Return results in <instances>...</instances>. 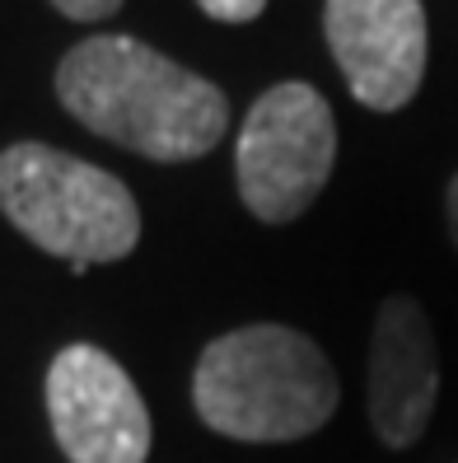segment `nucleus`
<instances>
[{"label": "nucleus", "mask_w": 458, "mask_h": 463, "mask_svg": "<svg viewBox=\"0 0 458 463\" xmlns=\"http://www.w3.org/2000/svg\"><path fill=\"white\" fill-rule=\"evenodd\" d=\"M57 99L85 131L159 165L201 159L229 131V99L206 75L131 33L75 43L57 66Z\"/></svg>", "instance_id": "nucleus-1"}, {"label": "nucleus", "mask_w": 458, "mask_h": 463, "mask_svg": "<svg viewBox=\"0 0 458 463\" xmlns=\"http://www.w3.org/2000/svg\"><path fill=\"white\" fill-rule=\"evenodd\" d=\"M337 370L322 346L281 323H248L206 342L192 370L197 417L244 445H290L337 412Z\"/></svg>", "instance_id": "nucleus-2"}, {"label": "nucleus", "mask_w": 458, "mask_h": 463, "mask_svg": "<svg viewBox=\"0 0 458 463\" xmlns=\"http://www.w3.org/2000/svg\"><path fill=\"white\" fill-rule=\"evenodd\" d=\"M0 211L42 253L70 262L75 277L94 262L126 258L141 243V206L131 187L42 141L0 150Z\"/></svg>", "instance_id": "nucleus-3"}, {"label": "nucleus", "mask_w": 458, "mask_h": 463, "mask_svg": "<svg viewBox=\"0 0 458 463\" xmlns=\"http://www.w3.org/2000/svg\"><path fill=\"white\" fill-rule=\"evenodd\" d=\"M337 165L332 108L304 80H281L238 127V197L262 225H290L318 202Z\"/></svg>", "instance_id": "nucleus-4"}, {"label": "nucleus", "mask_w": 458, "mask_h": 463, "mask_svg": "<svg viewBox=\"0 0 458 463\" xmlns=\"http://www.w3.org/2000/svg\"><path fill=\"white\" fill-rule=\"evenodd\" d=\"M47 421L70 463H145L150 412L131 374L94 342H70L47 365Z\"/></svg>", "instance_id": "nucleus-5"}, {"label": "nucleus", "mask_w": 458, "mask_h": 463, "mask_svg": "<svg viewBox=\"0 0 458 463\" xmlns=\"http://www.w3.org/2000/svg\"><path fill=\"white\" fill-rule=\"evenodd\" d=\"M322 33L346 90L369 113H397L416 99L430 52L421 0H328Z\"/></svg>", "instance_id": "nucleus-6"}, {"label": "nucleus", "mask_w": 458, "mask_h": 463, "mask_svg": "<svg viewBox=\"0 0 458 463\" xmlns=\"http://www.w3.org/2000/svg\"><path fill=\"white\" fill-rule=\"evenodd\" d=\"M440 398L435 328L416 295H388L369 337V426L388 449H412Z\"/></svg>", "instance_id": "nucleus-7"}, {"label": "nucleus", "mask_w": 458, "mask_h": 463, "mask_svg": "<svg viewBox=\"0 0 458 463\" xmlns=\"http://www.w3.org/2000/svg\"><path fill=\"white\" fill-rule=\"evenodd\" d=\"M197 5L220 24H253L266 10V0H197Z\"/></svg>", "instance_id": "nucleus-8"}, {"label": "nucleus", "mask_w": 458, "mask_h": 463, "mask_svg": "<svg viewBox=\"0 0 458 463\" xmlns=\"http://www.w3.org/2000/svg\"><path fill=\"white\" fill-rule=\"evenodd\" d=\"M51 10L75 19V24H98L107 14H117L122 10V0H51Z\"/></svg>", "instance_id": "nucleus-9"}, {"label": "nucleus", "mask_w": 458, "mask_h": 463, "mask_svg": "<svg viewBox=\"0 0 458 463\" xmlns=\"http://www.w3.org/2000/svg\"><path fill=\"white\" fill-rule=\"evenodd\" d=\"M444 221H449V239H453V249H458V174L449 178L444 187Z\"/></svg>", "instance_id": "nucleus-10"}]
</instances>
